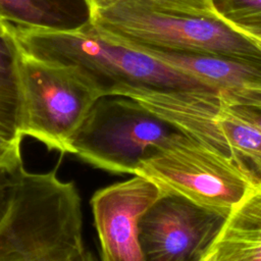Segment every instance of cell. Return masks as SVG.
I'll use <instances>...</instances> for the list:
<instances>
[{
	"label": "cell",
	"mask_w": 261,
	"mask_h": 261,
	"mask_svg": "<svg viewBox=\"0 0 261 261\" xmlns=\"http://www.w3.org/2000/svg\"><path fill=\"white\" fill-rule=\"evenodd\" d=\"M58 166L46 172L23 165L7 173L10 197L0 220V261H99L88 248L82 199Z\"/></svg>",
	"instance_id": "1"
},
{
	"label": "cell",
	"mask_w": 261,
	"mask_h": 261,
	"mask_svg": "<svg viewBox=\"0 0 261 261\" xmlns=\"http://www.w3.org/2000/svg\"><path fill=\"white\" fill-rule=\"evenodd\" d=\"M11 29L22 51L45 60L80 67L93 80L103 96H113L123 88L214 90L143 51L102 35L91 23L72 31L12 24Z\"/></svg>",
	"instance_id": "2"
},
{
	"label": "cell",
	"mask_w": 261,
	"mask_h": 261,
	"mask_svg": "<svg viewBox=\"0 0 261 261\" xmlns=\"http://www.w3.org/2000/svg\"><path fill=\"white\" fill-rule=\"evenodd\" d=\"M91 24L102 35L139 49L209 53L261 62V49L216 15L177 13L150 1L125 0L92 12Z\"/></svg>",
	"instance_id": "3"
},
{
	"label": "cell",
	"mask_w": 261,
	"mask_h": 261,
	"mask_svg": "<svg viewBox=\"0 0 261 261\" xmlns=\"http://www.w3.org/2000/svg\"><path fill=\"white\" fill-rule=\"evenodd\" d=\"M19 136L67 153L68 141L103 96L80 67L45 60L18 46Z\"/></svg>",
	"instance_id": "4"
},
{
	"label": "cell",
	"mask_w": 261,
	"mask_h": 261,
	"mask_svg": "<svg viewBox=\"0 0 261 261\" xmlns=\"http://www.w3.org/2000/svg\"><path fill=\"white\" fill-rule=\"evenodd\" d=\"M178 133L129 97L104 96L69 139L67 153L108 172L134 175Z\"/></svg>",
	"instance_id": "5"
},
{
	"label": "cell",
	"mask_w": 261,
	"mask_h": 261,
	"mask_svg": "<svg viewBox=\"0 0 261 261\" xmlns=\"http://www.w3.org/2000/svg\"><path fill=\"white\" fill-rule=\"evenodd\" d=\"M135 174L152 180L162 194L180 196L225 217L258 188L233 163L181 133L144 160Z\"/></svg>",
	"instance_id": "6"
},
{
	"label": "cell",
	"mask_w": 261,
	"mask_h": 261,
	"mask_svg": "<svg viewBox=\"0 0 261 261\" xmlns=\"http://www.w3.org/2000/svg\"><path fill=\"white\" fill-rule=\"evenodd\" d=\"M226 217L173 194H162L141 216L144 261H198L212 247Z\"/></svg>",
	"instance_id": "7"
},
{
	"label": "cell",
	"mask_w": 261,
	"mask_h": 261,
	"mask_svg": "<svg viewBox=\"0 0 261 261\" xmlns=\"http://www.w3.org/2000/svg\"><path fill=\"white\" fill-rule=\"evenodd\" d=\"M161 195L152 180L137 174L104 187L93 195L90 204L101 261H144L139 220Z\"/></svg>",
	"instance_id": "8"
},
{
	"label": "cell",
	"mask_w": 261,
	"mask_h": 261,
	"mask_svg": "<svg viewBox=\"0 0 261 261\" xmlns=\"http://www.w3.org/2000/svg\"><path fill=\"white\" fill-rule=\"evenodd\" d=\"M136 49L190 74L216 91L261 88L259 61L209 53Z\"/></svg>",
	"instance_id": "9"
},
{
	"label": "cell",
	"mask_w": 261,
	"mask_h": 261,
	"mask_svg": "<svg viewBox=\"0 0 261 261\" xmlns=\"http://www.w3.org/2000/svg\"><path fill=\"white\" fill-rule=\"evenodd\" d=\"M212 248L216 261H261V187L230 211Z\"/></svg>",
	"instance_id": "10"
},
{
	"label": "cell",
	"mask_w": 261,
	"mask_h": 261,
	"mask_svg": "<svg viewBox=\"0 0 261 261\" xmlns=\"http://www.w3.org/2000/svg\"><path fill=\"white\" fill-rule=\"evenodd\" d=\"M91 17L88 0H0V19L16 27L72 31Z\"/></svg>",
	"instance_id": "11"
},
{
	"label": "cell",
	"mask_w": 261,
	"mask_h": 261,
	"mask_svg": "<svg viewBox=\"0 0 261 261\" xmlns=\"http://www.w3.org/2000/svg\"><path fill=\"white\" fill-rule=\"evenodd\" d=\"M18 45L12 29L0 33V133L22 141L19 136L20 91L18 81Z\"/></svg>",
	"instance_id": "12"
},
{
	"label": "cell",
	"mask_w": 261,
	"mask_h": 261,
	"mask_svg": "<svg viewBox=\"0 0 261 261\" xmlns=\"http://www.w3.org/2000/svg\"><path fill=\"white\" fill-rule=\"evenodd\" d=\"M223 108L261 132V88L219 91Z\"/></svg>",
	"instance_id": "13"
},
{
	"label": "cell",
	"mask_w": 261,
	"mask_h": 261,
	"mask_svg": "<svg viewBox=\"0 0 261 261\" xmlns=\"http://www.w3.org/2000/svg\"><path fill=\"white\" fill-rule=\"evenodd\" d=\"M213 11L233 28L261 24V0H212Z\"/></svg>",
	"instance_id": "14"
},
{
	"label": "cell",
	"mask_w": 261,
	"mask_h": 261,
	"mask_svg": "<svg viewBox=\"0 0 261 261\" xmlns=\"http://www.w3.org/2000/svg\"><path fill=\"white\" fill-rule=\"evenodd\" d=\"M153 4L158 8L177 13L203 16L215 15L212 0H154Z\"/></svg>",
	"instance_id": "15"
},
{
	"label": "cell",
	"mask_w": 261,
	"mask_h": 261,
	"mask_svg": "<svg viewBox=\"0 0 261 261\" xmlns=\"http://www.w3.org/2000/svg\"><path fill=\"white\" fill-rule=\"evenodd\" d=\"M21 141L11 140L0 133V173H10L22 164Z\"/></svg>",
	"instance_id": "16"
},
{
	"label": "cell",
	"mask_w": 261,
	"mask_h": 261,
	"mask_svg": "<svg viewBox=\"0 0 261 261\" xmlns=\"http://www.w3.org/2000/svg\"><path fill=\"white\" fill-rule=\"evenodd\" d=\"M10 180L7 173L0 177V220L3 218L9 203Z\"/></svg>",
	"instance_id": "17"
},
{
	"label": "cell",
	"mask_w": 261,
	"mask_h": 261,
	"mask_svg": "<svg viewBox=\"0 0 261 261\" xmlns=\"http://www.w3.org/2000/svg\"><path fill=\"white\" fill-rule=\"evenodd\" d=\"M91 6V10L92 12L97 11V10H102L105 8H108L110 6H113L119 2L125 1V0H88ZM145 1H150V2H154V0H145Z\"/></svg>",
	"instance_id": "18"
},
{
	"label": "cell",
	"mask_w": 261,
	"mask_h": 261,
	"mask_svg": "<svg viewBox=\"0 0 261 261\" xmlns=\"http://www.w3.org/2000/svg\"><path fill=\"white\" fill-rule=\"evenodd\" d=\"M244 35L248 37H253L257 39H261V24L252 25V27H244V28H234Z\"/></svg>",
	"instance_id": "19"
},
{
	"label": "cell",
	"mask_w": 261,
	"mask_h": 261,
	"mask_svg": "<svg viewBox=\"0 0 261 261\" xmlns=\"http://www.w3.org/2000/svg\"><path fill=\"white\" fill-rule=\"evenodd\" d=\"M198 261H216V255H215L214 249L211 247L209 251L204 256H202Z\"/></svg>",
	"instance_id": "20"
},
{
	"label": "cell",
	"mask_w": 261,
	"mask_h": 261,
	"mask_svg": "<svg viewBox=\"0 0 261 261\" xmlns=\"http://www.w3.org/2000/svg\"><path fill=\"white\" fill-rule=\"evenodd\" d=\"M10 23H7L5 21H3L2 19H0V33H7L10 31Z\"/></svg>",
	"instance_id": "21"
},
{
	"label": "cell",
	"mask_w": 261,
	"mask_h": 261,
	"mask_svg": "<svg viewBox=\"0 0 261 261\" xmlns=\"http://www.w3.org/2000/svg\"><path fill=\"white\" fill-rule=\"evenodd\" d=\"M248 37V36H247ZM260 49H261V39H257V38H253V37H249Z\"/></svg>",
	"instance_id": "22"
}]
</instances>
